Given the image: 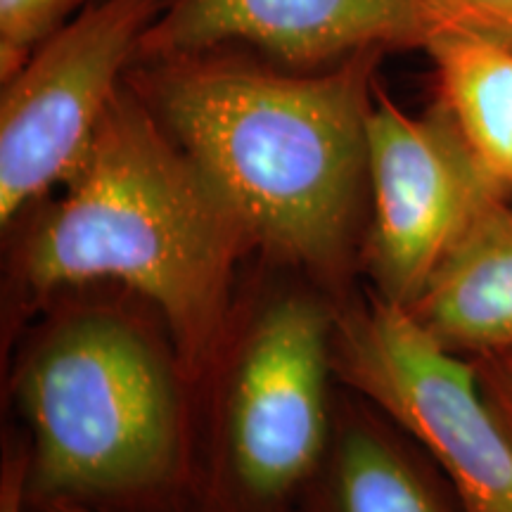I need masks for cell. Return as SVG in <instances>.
I'll return each mask as SVG.
<instances>
[{"label":"cell","instance_id":"cell-2","mask_svg":"<svg viewBox=\"0 0 512 512\" xmlns=\"http://www.w3.org/2000/svg\"><path fill=\"white\" fill-rule=\"evenodd\" d=\"M60 188L22 240L24 287L124 285L162 316L183 375L202 377L226 337L235 268L256 247L228 197L128 81Z\"/></svg>","mask_w":512,"mask_h":512},{"label":"cell","instance_id":"cell-15","mask_svg":"<svg viewBox=\"0 0 512 512\" xmlns=\"http://www.w3.org/2000/svg\"><path fill=\"white\" fill-rule=\"evenodd\" d=\"M0 512H27L24 496V458H10L0 477Z\"/></svg>","mask_w":512,"mask_h":512},{"label":"cell","instance_id":"cell-4","mask_svg":"<svg viewBox=\"0 0 512 512\" xmlns=\"http://www.w3.org/2000/svg\"><path fill=\"white\" fill-rule=\"evenodd\" d=\"M335 373L430 456L463 512H512V437L486 406L470 361L406 309L373 294L337 313Z\"/></svg>","mask_w":512,"mask_h":512},{"label":"cell","instance_id":"cell-12","mask_svg":"<svg viewBox=\"0 0 512 512\" xmlns=\"http://www.w3.org/2000/svg\"><path fill=\"white\" fill-rule=\"evenodd\" d=\"M88 0H0V81L15 76Z\"/></svg>","mask_w":512,"mask_h":512},{"label":"cell","instance_id":"cell-7","mask_svg":"<svg viewBox=\"0 0 512 512\" xmlns=\"http://www.w3.org/2000/svg\"><path fill=\"white\" fill-rule=\"evenodd\" d=\"M368 150L363 256L375 297L408 309L472 221L512 192L484 169L439 100L408 114L377 86Z\"/></svg>","mask_w":512,"mask_h":512},{"label":"cell","instance_id":"cell-3","mask_svg":"<svg viewBox=\"0 0 512 512\" xmlns=\"http://www.w3.org/2000/svg\"><path fill=\"white\" fill-rule=\"evenodd\" d=\"M181 377L174 349L121 311L55 320L15 377L27 505L169 508L188 479Z\"/></svg>","mask_w":512,"mask_h":512},{"label":"cell","instance_id":"cell-14","mask_svg":"<svg viewBox=\"0 0 512 512\" xmlns=\"http://www.w3.org/2000/svg\"><path fill=\"white\" fill-rule=\"evenodd\" d=\"M486 406L512 437V342L467 358Z\"/></svg>","mask_w":512,"mask_h":512},{"label":"cell","instance_id":"cell-10","mask_svg":"<svg viewBox=\"0 0 512 512\" xmlns=\"http://www.w3.org/2000/svg\"><path fill=\"white\" fill-rule=\"evenodd\" d=\"M420 448V446H418ZM304 512H463L425 451L349 425L304 494Z\"/></svg>","mask_w":512,"mask_h":512},{"label":"cell","instance_id":"cell-16","mask_svg":"<svg viewBox=\"0 0 512 512\" xmlns=\"http://www.w3.org/2000/svg\"><path fill=\"white\" fill-rule=\"evenodd\" d=\"M27 512H100L86 505H74V503H46V505H27Z\"/></svg>","mask_w":512,"mask_h":512},{"label":"cell","instance_id":"cell-13","mask_svg":"<svg viewBox=\"0 0 512 512\" xmlns=\"http://www.w3.org/2000/svg\"><path fill=\"white\" fill-rule=\"evenodd\" d=\"M422 48L434 36L463 34L512 53V0H415Z\"/></svg>","mask_w":512,"mask_h":512},{"label":"cell","instance_id":"cell-9","mask_svg":"<svg viewBox=\"0 0 512 512\" xmlns=\"http://www.w3.org/2000/svg\"><path fill=\"white\" fill-rule=\"evenodd\" d=\"M406 311L463 358L512 342V195L472 221Z\"/></svg>","mask_w":512,"mask_h":512},{"label":"cell","instance_id":"cell-11","mask_svg":"<svg viewBox=\"0 0 512 512\" xmlns=\"http://www.w3.org/2000/svg\"><path fill=\"white\" fill-rule=\"evenodd\" d=\"M434 88L484 169L512 192V53L463 34L434 36L425 48Z\"/></svg>","mask_w":512,"mask_h":512},{"label":"cell","instance_id":"cell-5","mask_svg":"<svg viewBox=\"0 0 512 512\" xmlns=\"http://www.w3.org/2000/svg\"><path fill=\"white\" fill-rule=\"evenodd\" d=\"M335 316L283 297L254 320L226 411V475L214 512H287L328 458V377Z\"/></svg>","mask_w":512,"mask_h":512},{"label":"cell","instance_id":"cell-1","mask_svg":"<svg viewBox=\"0 0 512 512\" xmlns=\"http://www.w3.org/2000/svg\"><path fill=\"white\" fill-rule=\"evenodd\" d=\"M384 55L368 48L297 72L211 48L140 60L126 81L228 197L256 247L335 285L370 211L368 124Z\"/></svg>","mask_w":512,"mask_h":512},{"label":"cell","instance_id":"cell-8","mask_svg":"<svg viewBox=\"0 0 512 512\" xmlns=\"http://www.w3.org/2000/svg\"><path fill=\"white\" fill-rule=\"evenodd\" d=\"M240 48L297 72L368 48H422L415 0H171L138 60Z\"/></svg>","mask_w":512,"mask_h":512},{"label":"cell","instance_id":"cell-6","mask_svg":"<svg viewBox=\"0 0 512 512\" xmlns=\"http://www.w3.org/2000/svg\"><path fill=\"white\" fill-rule=\"evenodd\" d=\"M171 0H88L0 95V223L60 188Z\"/></svg>","mask_w":512,"mask_h":512}]
</instances>
